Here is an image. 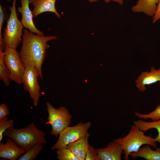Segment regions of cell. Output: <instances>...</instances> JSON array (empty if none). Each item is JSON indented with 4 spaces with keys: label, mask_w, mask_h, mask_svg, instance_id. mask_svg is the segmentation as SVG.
<instances>
[{
    "label": "cell",
    "mask_w": 160,
    "mask_h": 160,
    "mask_svg": "<svg viewBox=\"0 0 160 160\" xmlns=\"http://www.w3.org/2000/svg\"><path fill=\"white\" fill-rule=\"evenodd\" d=\"M138 118L144 119H151L152 121H156L160 119V104H158L154 110L148 114H142L137 112L135 113Z\"/></svg>",
    "instance_id": "20"
},
{
    "label": "cell",
    "mask_w": 160,
    "mask_h": 160,
    "mask_svg": "<svg viewBox=\"0 0 160 160\" xmlns=\"http://www.w3.org/2000/svg\"><path fill=\"white\" fill-rule=\"evenodd\" d=\"M91 126V122L88 121L85 123L80 122L73 127L68 126L60 132L57 140L51 147V149L66 148L69 143L84 137Z\"/></svg>",
    "instance_id": "6"
},
{
    "label": "cell",
    "mask_w": 160,
    "mask_h": 160,
    "mask_svg": "<svg viewBox=\"0 0 160 160\" xmlns=\"http://www.w3.org/2000/svg\"><path fill=\"white\" fill-rule=\"evenodd\" d=\"M144 132L135 125L131 126L128 134L123 138L114 140L122 146L124 154V159H129V156L132 152L137 151L141 146L148 145L154 148L157 147V142L151 135H146Z\"/></svg>",
    "instance_id": "3"
},
{
    "label": "cell",
    "mask_w": 160,
    "mask_h": 160,
    "mask_svg": "<svg viewBox=\"0 0 160 160\" xmlns=\"http://www.w3.org/2000/svg\"><path fill=\"white\" fill-rule=\"evenodd\" d=\"M26 152L18 146L11 139L4 144L0 142V157L10 160H16Z\"/></svg>",
    "instance_id": "11"
},
{
    "label": "cell",
    "mask_w": 160,
    "mask_h": 160,
    "mask_svg": "<svg viewBox=\"0 0 160 160\" xmlns=\"http://www.w3.org/2000/svg\"><path fill=\"white\" fill-rule=\"evenodd\" d=\"M16 0H13L12 5L8 7L10 13L2 35L4 49L9 47L16 49L22 40L24 27L17 16Z\"/></svg>",
    "instance_id": "4"
},
{
    "label": "cell",
    "mask_w": 160,
    "mask_h": 160,
    "mask_svg": "<svg viewBox=\"0 0 160 160\" xmlns=\"http://www.w3.org/2000/svg\"><path fill=\"white\" fill-rule=\"evenodd\" d=\"M100 0H88L90 3H93ZM106 3H108L110 1H112L116 2L120 5H122L124 4V0H103Z\"/></svg>",
    "instance_id": "27"
},
{
    "label": "cell",
    "mask_w": 160,
    "mask_h": 160,
    "mask_svg": "<svg viewBox=\"0 0 160 160\" xmlns=\"http://www.w3.org/2000/svg\"><path fill=\"white\" fill-rule=\"evenodd\" d=\"M56 0H34L32 3L33 8L32 12L33 17H36L40 14L46 12L54 13L58 18L60 17L55 7Z\"/></svg>",
    "instance_id": "13"
},
{
    "label": "cell",
    "mask_w": 160,
    "mask_h": 160,
    "mask_svg": "<svg viewBox=\"0 0 160 160\" xmlns=\"http://www.w3.org/2000/svg\"><path fill=\"white\" fill-rule=\"evenodd\" d=\"M9 108L5 104L0 105V120L7 116L9 114Z\"/></svg>",
    "instance_id": "25"
},
{
    "label": "cell",
    "mask_w": 160,
    "mask_h": 160,
    "mask_svg": "<svg viewBox=\"0 0 160 160\" xmlns=\"http://www.w3.org/2000/svg\"><path fill=\"white\" fill-rule=\"evenodd\" d=\"M5 52L0 51V79L6 86H9L11 80L9 72L4 61Z\"/></svg>",
    "instance_id": "18"
},
{
    "label": "cell",
    "mask_w": 160,
    "mask_h": 160,
    "mask_svg": "<svg viewBox=\"0 0 160 160\" xmlns=\"http://www.w3.org/2000/svg\"><path fill=\"white\" fill-rule=\"evenodd\" d=\"M89 136L87 133L83 137L69 143L67 146L79 160H85L89 145L88 138Z\"/></svg>",
    "instance_id": "14"
},
{
    "label": "cell",
    "mask_w": 160,
    "mask_h": 160,
    "mask_svg": "<svg viewBox=\"0 0 160 160\" xmlns=\"http://www.w3.org/2000/svg\"><path fill=\"white\" fill-rule=\"evenodd\" d=\"M4 61L9 71L11 80L21 84L25 68L20 53L16 49L9 47L4 48Z\"/></svg>",
    "instance_id": "7"
},
{
    "label": "cell",
    "mask_w": 160,
    "mask_h": 160,
    "mask_svg": "<svg viewBox=\"0 0 160 160\" xmlns=\"http://www.w3.org/2000/svg\"><path fill=\"white\" fill-rule=\"evenodd\" d=\"M160 19V0L157 4L156 12L153 17V22L155 23Z\"/></svg>",
    "instance_id": "26"
},
{
    "label": "cell",
    "mask_w": 160,
    "mask_h": 160,
    "mask_svg": "<svg viewBox=\"0 0 160 160\" xmlns=\"http://www.w3.org/2000/svg\"><path fill=\"white\" fill-rule=\"evenodd\" d=\"M9 17V15L6 12L5 8L0 4V51H3L4 47L3 43V36L1 34L2 25Z\"/></svg>",
    "instance_id": "22"
},
{
    "label": "cell",
    "mask_w": 160,
    "mask_h": 160,
    "mask_svg": "<svg viewBox=\"0 0 160 160\" xmlns=\"http://www.w3.org/2000/svg\"><path fill=\"white\" fill-rule=\"evenodd\" d=\"M160 81V68L157 69L152 67L149 72H142L137 77L135 82L138 89L142 92L146 89L145 85Z\"/></svg>",
    "instance_id": "12"
},
{
    "label": "cell",
    "mask_w": 160,
    "mask_h": 160,
    "mask_svg": "<svg viewBox=\"0 0 160 160\" xmlns=\"http://www.w3.org/2000/svg\"><path fill=\"white\" fill-rule=\"evenodd\" d=\"M56 158L58 160H79L68 148L58 149Z\"/></svg>",
    "instance_id": "21"
},
{
    "label": "cell",
    "mask_w": 160,
    "mask_h": 160,
    "mask_svg": "<svg viewBox=\"0 0 160 160\" xmlns=\"http://www.w3.org/2000/svg\"><path fill=\"white\" fill-rule=\"evenodd\" d=\"M14 120L12 119L8 120L6 116L0 120V142L2 140L4 132L8 129L13 127Z\"/></svg>",
    "instance_id": "23"
},
{
    "label": "cell",
    "mask_w": 160,
    "mask_h": 160,
    "mask_svg": "<svg viewBox=\"0 0 160 160\" xmlns=\"http://www.w3.org/2000/svg\"><path fill=\"white\" fill-rule=\"evenodd\" d=\"M48 116L47 120L52 127L51 134L59 135L60 132L71 123V115L65 107L60 106L58 108L54 107L49 102L46 103Z\"/></svg>",
    "instance_id": "5"
},
{
    "label": "cell",
    "mask_w": 160,
    "mask_h": 160,
    "mask_svg": "<svg viewBox=\"0 0 160 160\" xmlns=\"http://www.w3.org/2000/svg\"><path fill=\"white\" fill-rule=\"evenodd\" d=\"M34 0H29L30 3L32 4Z\"/></svg>",
    "instance_id": "28"
},
{
    "label": "cell",
    "mask_w": 160,
    "mask_h": 160,
    "mask_svg": "<svg viewBox=\"0 0 160 160\" xmlns=\"http://www.w3.org/2000/svg\"><path fill=\"white\" fill-rule=\"evenodd\" d=\"M133 123L134 124L138 126L140 129L144 132L151 129H156L158 135L155 139L157 142L160 143V119L150 122L139 119L134 121Z\"/></svg>",
    "instance_id": "17"
},
{
    "label": "cell",
    "mask_w": 160,
    "mask_h": 160,
    "mask_svg": "<svg viewBox=\"0 0 160 160\" xmlns=\"http://www.w3.org/2000/svg\"><path fill=\"white\" fill-rule=\"evenodd\" d=\"M39 73L36 68L33 65L25 68L22 79V83L25 90L28 92L29 96L33 101V105L37 106L41 96L40 87L38 78Z\"/></svg>",
    "instance_id": "8"
},
{
    "label": "cell",
    "mask_w": 160,
    "mask_h": 160,
    "mask_svg": "<svg viewBox=\"0 0 160 160\" xmlns=\"http://www.w3.org/2000/svg\"><path fill=\"white\" fill-rule=\"evenodd\" d=\"M11 1V0H7V1L8 2H10Z\"/></svg>",
    "instance_id": "29"
},
{
    "label": "cell",
    "mask_w": 160,
    "mask_h": 160,
    "mask_svg": "<svg viewBox=\"0 0 160 160\" xmlns=\"http://www.w3.org/2000/svg\"><path fill=\"white\" fill-rule=\"evenodd\" d=\"M22 46L20 53L25 68L33 65L37 70L39 77L43 79L42 66L49 47L48 41L57 39L55 36H40L23 30Z\"/></svg>",
    "instance_id": "1"
},
{
    "label": "cell",
    "mask_w": 160,
    "mask_h": 160,
    "mask_svg": "<svg viewBox=\"0 0 160 160\" xmlns=\"http://www.w3.org/2000/svg\"><path fill=\"white\" fill-rule=\"evenodd\" d=\"M44 144L37 145L26 152L18 159L19 160H33L35 159L43 148Z\"/></svg>",
    "instance_id": "19"
},
{
    "label": "cell",
    "mask_w": 160,
    "mask_h": 160,
    "mask_svg": "<svg viewBox=\"0 0 160 160\" xmlns=\"http://www.w3.org/2000/svg\"><path fill=\"white\" fill-rule=\"evenodd\" d=\"M85 160H99L98 151L94 147L89 145L86 155Z\"/></svg>",
    "instance_id": "24"
},
{
    "label": "cell",
    "mask_w": 160,
    "mask_h": 160,
    "mask_svg": "<svg viewBox=\"0 0 160 160\" xmlns=\"http://www.w3.org/2000/svg\"><path fill=\"white\" fill-rule=\"evenodd\" d=\"M21 6L18 7L17 11L22 15L20 21L24 27L28 29L31 33L40 36H44V33L35 26L33 21L32 11L29 7V0H20Z\"/></svg>",
    "instance_id": "9"
},
{
    "label": "cell",
    "mask_w": 160,
    "mask_h": 160,
    "mask_svg": "<svg viewBox=\"0 0 160 160\" xmlns=\"http://www.w3.org/2000/svg\"><path fill=\"white\" fill-rule=\"evenodd\" d=\"M148 145H144L137 151L131 153L129 156L133 158L140 157L146 160H160V147L153 150Z\"/></svg>",
    "instance_id": "16"
},
{
    "label": "cell",
    "mask_w": 160,
    "mask_h": 160,
    "mask_svg": "<svg viewBox=\"0 0 160 160\" xmlns=\"http://www.w3.org/2000/svg\"><path fill=\"white\" fill-rule=\"evenodd\" d=\"M97 150L99 160H121L124 152L121 145L114 140L109 143L105 147Z\"/></svg>",
    "instance_id": "10"
},
{
    "label": "cell",
    "mask_w": 160,
    "mask_h": 160,
    "mask_svg": "<svg viewBox=\"0 0 160 160\" xmlns=\"http://www.w3.org/2000/svg\"><path fill=\"white\" fill-rule=\"evenodd\" d=\"M3 135L11 138L25 152L37 145L44 144L46 143L45 133L38 128L33 123L20 129L9 128L4 132Z\"/></svg>",
    "instance_id": "2"
},
{
    "label": "cell",
    "mask_w": 160,
    "mask_h": 160,
    "mask_svg": "<svg viewBox=\"0 0 160 160\" xmlns=\"http://www.w3.org/2000/svg\"><path fill=\"white\" fill-rule=\"evenodd\" d=\"M160 0H137L132 6V11L135 13H142L149 16L154 15Z\"/></svg>",
    "instance_id": "15"
}]
</instances>
